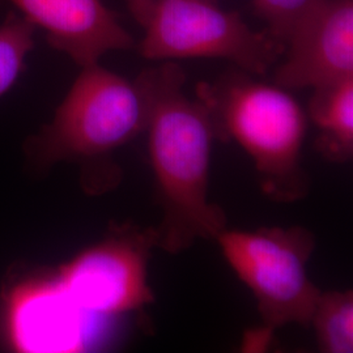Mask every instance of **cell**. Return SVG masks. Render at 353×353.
<instances>
[{"instance_id": "obj_5", "label": "cell", "mask_w": 353, "mask_h": 353, "mask_svg": "<svg viewBox=\"0 0 353 353\" xmlns=\"http://www.w3.org/2000/svg\"><path fill=\"white\" fill-rule=\"evenodd\" d=\"M141 57L150 61L223 58L248 74L265 75L285 48L268 32H255L240 13L216 0H159L143 24Z\"/></svg>"}, {"instance_id": "obj_14", "label": "cell", "mask_w": 353, "mask_h": 353, "mask_svg": "<svg viewBox=\"0 0 353 353\" xmlns=\"http://www.w3.org/2000/svg\"><path fill=\"white\" fill-rule=\"evenodd\" d=\"M157 1L159 0H127V6L135 20L143 26Z\"/></svg>"}, {"instance_id": "obj_11", "label": "cell", "mask_w": 353, "mask_h": 353, "mask_svg": "<svg viewBox=\"0 0 353 353\" xmlns=\"http://www.w3.org/2000/svg\"><path fill=\"white\" fill-rule=\"evenodd\" d=\"M310 326L316 331V344L321 352L352 353V290L321 292Z\"/></svg>"}, {"instance_id": "obj_1", "label": "cell", "mask_w": 353, "mask_h": 353, "mask_svg": "<svg viewBox=\"0 0 353 353\" xmlns=\"http://www.w3.org/2000/svg\"><path fill=\"white\" fill-rule=\"evenodd\" d=\"M150 108L144 132L160 224L157 248L179 254L198 240H216L227 227L224 210L210 199V174L216 127L208 108L185 90L186 75L176 63L144 70Z\"/></svg>"}, {"instance_id": "obj_12", "label": "cell", "mask_w": 353, "mask_h": 353, "mask_svg": "<svg viewBox=\"0 0 353 353\" xmlns=\"http://www.w3.org/2000/svg\"><path fill=\"white\" fill-rule=\"evenodd\" d=\"M34 30L20 13H7L0 24V97L23 72L28 54L34 48Z\"/></svg>"}, {"instance_id": "obj_13", "label": "cell", "mask_w": 353, "mask_h": 353, "mask_svg": "<svg viewBox=\"0 0 353 353\" xmlns=\"http://www.w3.org/2000/svg\"><path fill=\"white\" fill-rule=\"evenodd\" d=\"M319 0H252L255 13L267 24V32L287 48L296 26Z\"/></svg>"}, {"instance_id": "obj_6", "label": "cell", "mask_w": 353, "mask_h": 353, "mask_svg": "<svg viewBox=\"0 0 353 353\" xmlns=\"http://www.w3.org/2000/svg\"><path fill=\"white\" fill-rule=\"evenodd\" d=\"M157 248L154 227L125 224L79 252L57 276L81 312L114 316L154 303L148 265Z\"/></svg>"}, {"instance_id": "obj_2", "label": "cell", "mask_w": 353, "mask_h": 353, "mask_svg": "<svg viewBox=\"0 0 353 353\" xmlns=\"http://www.w3.org/2000/svg\"><path fill=\"white\" fill-rule=\"evenodd\" d=\"M196 97L212 115L217 139L236 141L252 159L265 196L294 203L307 195L310 178L301 156L307 114L285 89L229 75L201 83Z\"/></svg>"}, {"instance_id": "obj_8", "label": "cell", "mask_w": 353, "mask_h": 353, "mask_svg": "<svg viewBox=\"0 0 353 353\" xmlns=\"http://www.w3.org/2000/svg\"><path fill=\"white\" fill-rule=\"evenodd\" d=\"M45 32L51 48L80 67L99 63L106 52L131 50L135 39L102 0H7Z\"/></svg>"}, {"instance_id": "obj_7", "label": "cell", "mask_w": 353, "mask_h": 353, "mask_svg": "<svg viewBox=\"0 0 353 353\" xmlns=\"http://www.w3.org/2000/svg\"><path fill=\"white\" fill-rule=\"evenodd\" d=\"M284 54L274 79L281 88H321L353 77V0H319Z\"/></svg>"}, {"instance_id": "obj_4", "label": "cell", "mask_w": 353, "mask_h": 353, "mask_svg": "<svg viewBox=\"0 0 353 353\" xmlns=\"http://www.w3.org/2000/svg\"><path fill=\"white\" fill-rule=\"evenodd\" d=\"M216 241L228 265L252 290L265 328L310 326L322 290L309 278L316 236L306 228H225Z\"/></svg>"}, {"instance_id": "obj_10", "label": "cell", "mask_w": 353, "mask_h": 353, "mask_svg": "<svg viewBox=\"0 0 353 353\" xmlns=\"http://www.w3.org/2000/svg\"><path fill=\"white\" fill-rule=\"evenodd\" d=\"M307 117L318 128L316 150L330 163L353 156V77L314 89Z\"/></svg>"}, {"instance_id": "obj_3", "label": "cell", "mask_w": 353, "mask_h": 353, "mask_svg": "<svg viewBox=\"0 0 353 353\" xmlns=\"http://www.w3.org/2000/svg\"><path fill=\"white\" fill-rule=\"evenodd\" d=\"M81 68L50 123L30 140L41 165L108 160L145 130L150 94L143 74L128 80L99 63Z\"/></svg>"}, {"instance_id": "obj_9", "label": "cell", "mask_w": 353, "mask_h": 353, "mask_svg": "<svg viewBox=\"0 0 353 353\" xmlns=\"http://www.w3.org/2000/svg\"><path fill=\"white\" fill-rule=\"evenodd\" d=\"M81 312L57 279L36 280L13 292L8 307L13 345L23 352L64 351L74 345V313Z\"/></svg>"}]
</instances>
